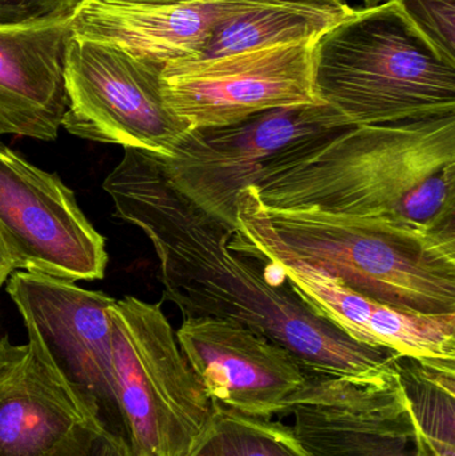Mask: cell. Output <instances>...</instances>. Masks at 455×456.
<instances>
[{
	"instance_id": "cell-1",
	"label": "cell",
	"mask_w": 455,
	"mask_h": 456,
	"mask_svg": "<svg viewBox=\"0 0 455 456\" xmlns=\"http://www.w3.org/2000/svg\"><path fill=\"white\" fill-rule=\"evenodd\" d=\"M115 214L141 228L160 265L163 300L183 319L238 322L288 350L313 377L382 379L395 354L350 339L290 289L230 248L237 228L203 213L170 186L154 152L125 149L103 182Z\"/></svg>"
},
{
	"instance_id": "cell-2",
	"label": "cell",
	"mask_w": 455,
	"mask_h": 456,
	"mask_svg": "<svg viewBox=\"0 0 455 456\" xmlns=\"http://www.w3.org/2000/svg\"><path fill=\"white\" fill-rule=\"evenodd\" d=\"M256 189L264 208L455 236V114L306 139L275 157Z\"/></svg>"
},
{
	"instance_id": "cell-3",
	"label": "cell",
	"mask_w": 455,
	"mask_h": 456,
	"mask_svg": "<svg viewBox=\"0 0 455 456\" xmlns=\"http://www.w3.org/2000/svg\"><path fill=\"white\" fill-rule=\"evenodd\" d=\"M313 85L350 125L455 114V61L413 26L395 0L353 10L313 45Z\"/></svg>"
},
{
	"instance_id": "cell-4",
	"label": "cell",
	"mask_w": 455,
	"mask_h": 456,
	"mask_svg": "<svg viewBox=\"0 0 455 456\" xmlns=\"http://www.w3.org/2000/svg\"><path fill=\"white\" fill-rule=\"evenodd\" d=\"M299 259L400 310L455 313V236L402 230L315 208H264Z\"/></svg>"
},
{
	"instance_id": "cell-5",
	"label": "cell",
	"mask_w": 455,
	"mask_h": 456,
	"mask_svg": "<svg viewBox=\"0 0 455 456\" xmlns=\"http://www.w3.org/2000/svg\"><path fill=\"white\" fill-rule=\"evenodd\" d=\"M112 375L135 456H191L207 433L214 403L184 359L160 303L115 300Z\"/></svg>"
},
{
	"instance_id": "cell-6",
	"label": "cell",
	"mask_w": 455,
	"mask_h": 456,
	"mask_svg": "<svg viewBox=\"0 0 455 456\" xmlns=\"http://www.w3.org/2000/svg\"><path fill=\"white\" fill-rule=\"evenodd\" d=\"M235 226L232 251L264 260L310 310L350 339L403 358L455 363V313H410L382 305L299 259L275 232L256 186L238 194Z\"/></svg>"
},
{
	"instance_id": "cell-7",
	"label": "cell",
	"mask_w": 455,
	"mask_h": 456,
	"mask_svg": "<svg viewBox=\"0 0 455 456\" xmlns=\"http://www.w3.org/2000/svg\"><path fill=\"white\" fill-rule=\"evenodd\" d=\"M350 122L329 104L280 107L240 122L189 128L168 155L155 154L166 181L198 208L235 227V200L294 144Z\"/></svg>"
},
{
	"instance_id": "cell-8",
	"label": "cell",
	"mask_w": 455,
	"mask_h": 456,
	"mask_svg": "<svg viewBox=\"0 0 455 456\" xmlns=\"http://www.w3.org/2000/svg\"><path fill=\"white\" fill-rule=\"evenodd\" d=\"M160 74L122 48L72 35L61 127L85 141L170 154L189 127L166 106Z\"/></svg>"
},
{
	"instance_id": "cell-9",
	"label": "cell",
	"mask_w": 455,
	"mask_h": 456,
	"mask_svg": "<svg viewBox=\"0 0 455 456\" xmlns=\"http://www.w3.org/2000/svg\"><path fill=\"white\" fill-rule=\"evenodd\" d=\"M7 292L27 331L37 335L99 428L128 444L112 375L110 310L115 299L75 281L21 270L11 273Z\"/></svg>"
},
{
	"instance_id": "cell-10",
	"label": "cell",
	"mask_w": 455,
	"mask_h": 456,
	"mask_svg": "<svg viewBox=\"0 0 455 456\" xmlns=\"http://www.w3.org/2000/svg\"><path fill=\"white\" fill-rule=\"evenodd\" d=\"M0 235L15 271L69 281L106 273V238L80 210L74 191L3 143Z\"/></svg>"
},
{
	"instance_id": "cell-11",
	"label": "cell",
	"mask_w": 455,
	"mask_h": 456,
	"mask_svg": "<svg viewBox=\"0 0 455 456\" xmlns=\"http://www.w3.org/2000/svg\"><path fill=\"white\" fill-rule=\"evenodd\" d=\"M282 415L302 456H443L417 423L395 370L371 382L306 375Z\"/></svg>"
},
{
	"instance_id": "cell-12",
	"label": "cell",
	"mask_w": 455,
	"mask_h": 456,
	"mask_svg": "<svg viewBox=\"0 0 455 456\" xmlns=\"http://www.w3.org/2000/svg\"><path fill=\"white\" fill-rule=\"evenodd\" d=\"M313 45L294 43L173 64L160 74L163 101L189 128L230 125L280 107L325 104L313 85Z\"/></svg>"
},
{
	"instance_id": "cell-13",
	"label": "cell",
	"mask_w": 455,
	"mask_h": 456,
	"mask_svg": "<svg viewBox=\"0 0 455 456\" xmlns=\"http://www.w3.org/2000/svg\"><path fill=\"white\" fill-rule=\"evenodd\" d=\"M0 340V456H85L101 434L34 332Z\"/></svg>"
},
{
	"instance_id": "cell-14",
	"label": "cell",
	"mask_w": 455,
	"mask_h": 456,
	"mask_svg": "<svg viewBox=\"0 0 455 456\" xmlns=\"http://www.w3.org/2000/svg\"><path fill=\"white\" fill-rule=\"evenodd\" d=\"M179 348L213 403L240 414L282 415L306 372L285 348L245 324L183 319Z\"/></svg>"
},
{
	"instance_id": "cell-15",
	"label": "cell",
	"mask_w": 455,
	"mask_h": 456,
	"mask_svg": "<svg viewBox=\"0 0 455 456\" xmlns=\"http://www.w3.org/2000/svg\"><path fill=\"white\" fill-rule=\"evenodd\" d=\"M261 0H179L158 4L85 0L71 19L77 37L109 43L160 69L192 63L216 27Z\"/></svg>"
},
{
	"instance_id": "cell-16",
	"label": "cell",
	"mask_w": 455,
	"mask_h": 456,
	"mask_svg": "<svg viewBox=\"0 0 455 456\" xmlns=\"http://www.w3.org/2000/svg\"><path fill=\"white\" fill-rule=\"evenodd\" d=\"M71 20L0 26V136L53 142L67 110L64 59Z\"/></svg>"
},
{
	"instance_id": "cell-17",
	"label": "cell",
	"mask_w": 455,
	"mask_h": 456,
	"mask_svg": "<svg viewBox=\"0 0 455 456\" xmlns=\"http://www.w3.org/2000/svg\"><path fill=\"white\" fill-rule=\"evenodd\" d=\"M352 11L261 0L222 21L192 63L275 45L313 43Z\"/></svg>"
},
{
	"instance_id": "cell-18",
	"label": "cell",
	"mask_w": 455,
	"mask_h": 456,
	"mask_svg": "<svg viewBox=\"0 0 455 456\" xmlns=\"http://www.w3.org/2000/svg\"><path fill=\"white\" fill-rule=\"evenodd\" d=\"M394 370L421 430L443 456H455V363L397 356Z\"/></svg>"
},
{
	"instance_id": "cell-19",
	"label": "cell",
	"mask_w": 455,
	"mask_h": 456,
	"mask_svg": "<svg viewBox=\"0 0 455 456\" xmlns=\"http://www.w3.org/2000/svg\"><path fill=\"white\" fill-rule=\"evenodd\" d=\"M195 452L206 456H302L288 425L214 403L205 439Z\"/></svg>"
},
{
	"instance_id": "cell-20",
	"label": "cell",
	"mask_w": 455,
	"mask_h": 456,
	"mask_svg": "<svg viewBox=\"0 0 455 456\" xmlns=\"http://www.w3.org/2000/svg\"><path fill=\"white\" fill-rule=\"evenodd\" d=\"M413 26L455 61V0H395Z\"/></svg>"
},
{
	"instance_id": "cell-21",
	"label": "cell",
	"mask_w": 455,
	"mask_h": 456,
	"mask_svg": "<svg viewBox=\"0 0 455 456\" xmlns=\"http://www.w3.org/2000/svg\"><path fill=\"white\" fill-rule=\"evenodd\" d=\"M85 0H0V26L71 20Z\"/></svg>"
},
{
	"instance_id": "cell-22",
	"label": "cell",
	"mask_w": 455,
	"mask_h": 456,
	"mask_svg": "<svg viewBox=\"0 0 455 456\" xmlns=\"http://www.w3.org/2000/svg\"><path fill=\"white\" fill-rule=\"evenodd\" d=\"M85 456H135L130 444L123 439L102 431L91 444Z\"/></svg>"
},
{
	"instance_id": "cell-23",
	"label": "cell",
	"mask_w": 455,
	"mask_h": 456,
	"mask_svg": "<svg viewBox=\"0 0 455 456\" xmlns=\"http://www.w3.org/2000/svg\"><path fill=\"white\" fill-rule=\"evenodd\" d=\"M103 2L133 3V4H158V3H173L179 0H103ZM272 2L298 3V4L317 5V7L345 10L349 7L344 0H272Z\"/></svg>"
},
{
	"instance_id": "cell-24",
	"label": "cell",
	"mask_w": 455,
	"mask_h": 456,
	"mask_svg": "<svg viewBox=\"0 0 455 456\" xmlns=\"http://www.w3.org/2000/svg\"><path fill=\"white\" fill-rule=\"evenodd\" d=\"M13 271H15V268H13L4 241H3L2 235H0V287L8 281Z\"/></svg>"
},
{
	"instance_id": "cell-25",
	"label": "cell",
	"mask_w": 455,
	"mask_h": 456,
	"mask_svg": "<svg viewBox=\"0 0 455 456\" xmlns=\"http://www.w3.org/2000/svg\"><path fill=\"white\" fill-rule=\"evenodd\" d=\"M368 7H376V5L384 4L386 2H392V0H363Z\"/></svg>"
},
{
	"instance_id": "cell-26",
	"label": "cell",
	"mask_w": 455,
	"mask_h": 456,
	"mask_svg": "<svg viewBox=\"0 0 455 456\" xmlns=\"http://www.w3.org/2000/svg\"><path fill=\"white\" fill-rule=\"evenodd\" d=\"M191 456H206V455L199 454V452H194V454H192Z\"/></svg>"
}]
</instances>
